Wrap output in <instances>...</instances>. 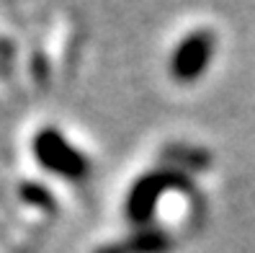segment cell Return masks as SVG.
<instances>
[{"mask_svg":"<svg viewBox=\"0 0 255 253\" xmlns=\"http://www.w3.org/2000/svg\"><path fill=\"white\" fill-rule=\"evenodd\" d=\"M217 47V39L212 31H191L181 44L175 47L170 57V75L178 83H193L204 75V70L212 62V54Z\"/></svg>","mask_w":255,"mask_h":253,"instance_id":"3957f363","label":"cell"},{"mask_svg":"<svg viewBox=\"0 0 255 253\" xmlns=\"http://www.w3.org/2000/svg\"><path fill=\"white\" fill-rule=\"evenodd\" d=\"M23 197L31 202V204H39V207H47V210H52V194L44 186H36V184H31V186H23Z\"/></svg>","mask_w":255,"mask_h":253,"instance_id":"8992f818","label":"cell"},{"mask_svg":"<svg viewBox=\"0 0 255 253\" xmlns=\"http://www.w3.org/2000/svg\"><path fill=\"white\" fill-rule=\"evenodd\" d=\"M34 155L39 160L41 168H47L62 178H85L88 176V158L78 150L75 145H70L65 140V135L59 129H41L39 135L34 137Z\"/></svg>","mask_w":255,"mask_h":253,"instance_id":"7a4b0ae2","label":"cell"},{"mask_svg":"<svg viewBox=\"0 0 255 253\" xmlns=\"http://www.w3.org/2000/svg\"><path fill=\"white\" fill-rule=\"evenodd\" d=\"M173 248L170 235L160 228H142L137 233H131L129 238L119 243L101 246L96 253H168Z\"/></svg>","mask_w":255,"mask_h":253,"instance_id":"277c9868","label":"cell"},{"mask_svg":"<svg viewBox=\"0 0 255 253\" xmlns=\"http://www.w3.org/2000/svg\"><path fill=\"white\" fill-rule=\"evenodd\" d=\"M191 178L178 168H157L144 173L127 194V217L137 225L147 228L157 210V199L165 191H191Z\"/></svg>","mask_w":255,"mask_h":253,"instance_id":"6da1fadb","label":"cell"},{"mask_svg":"<svg viewBox=\"0 0 255 253\" xmlns=\"http://www.w3.org/2000/svg\"><path fill=\"white\" fill-rule=\"evenodd\" d=\"M168 160L175 163V168L178 171H204L209 166V153L201 150V147H186V145H175L168 150V155H165Z\"/></svg>","mask_w":255,"mask_h":253,"instance_id":"5b68a950","label":"cell"}]
</instances>
